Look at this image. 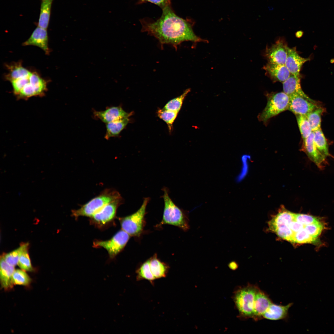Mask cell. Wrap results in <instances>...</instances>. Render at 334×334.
Returning <instances> with one entry per match:
<instances>
[{"label":"cell","mask_w":334,"mask_h":334,"mask_svg":"<svg viewBox=\"0 0 334 334\" xmlns=\"http://www.w3.org/2000/svg\"><path fill=\"white\" fill-rule=\"evenodd\" d=\"M162 11L161 17L156 21L141 20L142 31L155 37L161 45L170 44L175 48L184 41H203L195 34L190 23L175 13L170 5Z\"/></svg>","instance_id":"obj_1"},{"label":"cell","mask_w":334,"mask_h":334,"mask_svg":"<svg viewBox=\"0 0 334 334\" xmlns=\"http://www.w3.org/2000/svg\"><path fill=\"white\" fill-rule=\"evenodd\" d=\"M162 190L164 208L159 225L168 224L178 227L185 231H187L190 226L187 215L173 201L169 195L168 189L165 187Z\"/></svg>","instance_id":"obj_2"},{"label":"cell","mask_w":334,"mask_h":334,"mask_svg":"<svg viewBox=\"0 0 334 334\" xmlns=\"http://www.w3.org/2000/svg\"><path fill=\"white\" fill-rule=\"evenodd\" d=\"M121 197V195L117 191L106 189L79 208L72 210V215L76 218L80 216L91 217L108 203Z\"/></svg>","instance_id":"obj_3"},{"label":"cell","mask_w":334,"mask_h":334,"mask_svg":"<svg viewBox=\"0 0 334 334\" xmlns=\"http://www.w3.org/2000/svg\"><path fill=\"white\" fill-rule=\"evenodd\" d=\"M258 289L255 285L249 284L235 292L233 300L241 317L252 318L255 297Z\"/></svg>","instance_id":"obj_4"},{"label":"cell","mask_w":334,"mask_h":334,"mask_svg":"<svg viewBox=\"0 0 334 334\" xmlns=\"http://www.w3.org/2000/svg\"><path fill=\"white\" fill-rule=\"evenodd\" d=\"M266 105L258 116L260 121L266 123L271 118L288 109L289 96L284 92L267 93Z\"/></svg>","instance_id":"obj_5"},{"label":"cell","mask_w":334,"mask_h":334,"mask_svg":"<svg viewBox=\"0 0 334 334\" xmlns=\"http://www.w3.org/2000/svg\"><path fill=\"white\" fill-rule=\"evenodd\" d=\"M149 200L148 197L144 198L141 206L136 212L120 218L122 229L130 236H139L142 233L144 225L146 207Z\"/></svg>","instance_id":"obj_6"},{"label":"cell","mask_w":334,"mask_h":334,"mask_svg":"<svg viewBox=\"0 0 334 334\" xmlns=\"http://www.w3.org/2000/svg\"><path fill=\"white\" fill-rule=\"evenodd\" d=\"M47 90L46 81L39 75H32L29 76V82L15 97L18 100H28L33 97H42Z\"/></svg>","instance_id":"obj_7"},{"label":"cell","mask_w":334,"mask_h":334,"mask_svg":"<svg viewBox=\"0 0 334 334\" xmlns=\"http://www.w3.org/2000/svg\"><path fill=\"white\" fill-rule=\"evenodd\" d=\"M130 235L122 229L110 239L106 241L96 240L93 242L95 247H103L107 251L111 259L114 258L123 250L128 242Z\"/></svg>","instance_id":"obj_8"},{"label":"cell","mask_w":334,"mask_h":334,"mask_svg":"<svg viewBox=\"0 0 334 334\" xmlns=\"http://www.w3.org/2000/svg\"><path fill=\"white\" fill-rule=\"evenodd\" d=\"M289 96V101L288 110L296 115H306L321 106L319 102L310 99L308 96H304L297 94Z\"/></svg>","instance_id":"obj_9"},{"label":"cell","mask_w":334,"mask_h":334,"mask_svg":"<svg viewBox=\"0 0 334 334\" xmlns=\"http://www.w3.org/2000/svg\"><path fill=\"white\" fill-rule=\"evenodd\" d=\"M289 47L284 40L279 38L269 47H267L264 55L269 63L285 64Z\"/></svg>","instance_id":"obj_10"},{"label":"cell","mask_w":334,"mask_h":334,"mask_svg":"<svg viewBox=\"0 0 334 334\" xmlns=\"http://www.w3.org/2000/svg\"><path fill=\"white\" fill-rule=\"evenodd\" d=\"M122 201L121 197L106 205L90 217L92 222L101 226L111 222L115 217L117 209Z\"/></svg>","instance_id":"obj_11"},{"label":"cell","mask_w":334,"mask_h":334,"mask_svg":"<svg viewBox=\"0 0 334 334\" xmlns=\"http://www.w3.org/2000/svg\"><path fill=\"white\" fill-rule=\"evenodd\" d=\"M302 150L307 155L309 159L321 169H323L326 163V158L323 155L317 148L314 141V133L303 140Z\"/></svg>","instance_id":"obj_12"},{"label":"cell","mask_w":334,"mask_h":334,"mask_svg":"<svg viewBox=\"0 0 334 334\" xmlns=\"http://www.w3.org/2000/svg\"><path fill=\"white\" fill-rule=\"evenodd\" d=\"M310 60V58H304L298 54L295 47H288L285 65L290 74L300 75V71L303 64Z\"/></svg>","instance_id":"obj_13"},{"label":"cell","mask_w":334,"mask_h":334,"mask_svg":"<svg viewBox=\"0 0 334 334\" xmlns=\"http://www.w3.org/2000/svg\"><path fill=\"white\" fill-rule=\"evenodd\" d=\"M48 37L46 29L37 26L29 38L23 43L24 46L34 45L42 50L47 54L49 53L48 45Z\"/></svg>","instance_id":"obj_14"},{"label":"cell","mask_w":334,"mask_h":334,"mask_svg":"<svg viewBox=\"0 0 334 334\" xmlns=\"http://www.w3.org/2000/svg\"><path fill=\"white\" fill-rule=\"evenodd\" d=\"M93 114L95 117L106 124L128 118L131 115V113L126 112L120 106L110 107L103 111H95Z\"/></svg>","instance_id":"obj_15"},{"label":"cell","mask_w":334,"mask_h":334,"mask_svg":"<svg viewBox=\"0 0 334 334\" xmlns=\"http://www.w3.org/2000/svg\"><path fill=\"white\" fill-rule=\"evenodd\" d=\"M268 296L259 288L255 294L252 318L257 321L263 319V316L272 303Z\"/></svg>","instance_id":"obj_16"},{"label":"cell","mask_w":334,"mask_h":334,"mask_svg":"<svg viewBox=\"0 0 334 334\" xmlns=\"http://www.w3.org/2000/svg\"><path fill=\"white\" fill-rule=\"evenodd\" d=\"M263 69L265 71L266 75L274 82L283 83L290 74L285 64L268 63Z\"/></svg>","instance_id":"obj_17"},{"label":"cell","mask_w":334,"mask_h":334,"mask_svg":"<svg viewBox=\"0 0 334 334\" xmlns=\"http://www.w3.org/2000/svg\"><path fill=\"white\" fill-rule=\"evenodd\" d=\"M294 214L282 207L278 213L268 222L269 229L273 231L278 228L284 225H288L294 221Z\"/></svg>","instance_id":"obj_18"},{"label":"cell","mask_w":334,"mask_h":334,"mask_svg":"<svg viewBox=\"0 0 334 334\" xmlns=\"http://www.w3.org/2000/svg\"><path fill=\"white\" fill-rule=\"evenodd\" d=\"M15 270V267L8 264L3 256L0 259V279L2 287L6 290L9 289L13 286L12 276Z\"/></svg>","instance_id":"obj_19"},{"label":"cell","mask_w":334,"mask_h":334,"mask_svg":"<svg viewBox=\"0 0 334 334\" xmlns=\"http://www.w3.org/2000/svg\"><path fill=\"white\" fill-rule=\"evenodd\" d=\"M292 305V303L283 306L272 302L263 314V318L272 320L285 319L287 317L289 309Z\"/></svg>","instance_id":"obj_20"},{"label":"cell","mask_w":334,"mask_h":334,"mask_svg":"<svg viewBox=\"0 0 334 334\" xmlns=\"http://www.w3.org/2000/svg\"><path fill=\"white\" fill-rule=\"evenodd\" d=\"M283 83V92L290 96L297 94L304 96H308L303 91L301 85V76L290 74L289 78Z\"/></svg>","instance_id":"obj_21"},{"label":"cell","mask_w":334,"mask_h":334,"mask_svg":"<svg viewBox=\"0 0 334 334\" xmlns=\"http://www.w3.org/2000/svg\"><path fill=\"white\" fill-rule=\"evenodd\" d=\"M6 67L9 72L5 78L10 82L18 78L28 77L32 72L23 66L20 62L7 64Z\"/></svg>","instance_id":"obj_22"},{"label":"cell","mask_w":334,"mask_h":334,"mask_svg":"<svg viewBox=\"0 0 334 334\" xmlns=\"http://www.w3.org/2000/svg\"><path fill=\"white\" fill-rule=\"evenodd\" d=\"M129 122L128 118L119 119L106 124L105 138L108 139L118 135Z\"/></svg>","instance_id":"obj_23"},{"label":"cell","mask_w":334,"mask_h":334,"mask_svg":"<svg viewBox=\"0 0 334 334\" xmlns=\"http://www.w3.org/2000/svg\"><path fill=\"white\" fill-rule=\"evenodd\" d=\"M54 0H41L38 26L48 28L50 18L51 6Z\"/></svg>","instance_id":"obj_24"},{"label":"cell","mask_w":334,"mask_h":334,"mask_svg":"<svg viewBox=\"0 0 334 334\" xmlns=\"http://www.w3.org/2000/svg\"><path fill=\"white\" fill-rule=\"evenodd\" d=\"M149 260L150 269L155 279L165 277L168 271V266L158 259L156 255Z\"/></svg>","instance_id":"obj_25"},{"label":"cell","mask_w":334,"mask_h":334,"mask_svg":"<svg viewBox=\"0 0 334 334\" xmlns=\"http://www.w3.org/2000/svg\"><path fill=\"white\" fill-rule=\"evenodd\" d=\"M314 141L317 148L325 157L331 156L327 139L321 128L313 131Z\"/></svg>","instance_id":"obj_26"},{"label":"cell","mask_w":334,"mask_h":334,"mask_svg":"<svg viewBox=\"0 0 334 334\" xmlns=\"http://www.w3.org/2000/svg\"><path fill=\"white\" fill-rule=\"evenodd\" d=\"M325 111V109L321 106L306 115L313 131L321 128V116Z\"/></svg>","instance_id":"obj_27"},{"label":"cell","mask_w":334,"mask_h":334,"mask_svg":"<svg viewBox=\"0 0 334 334\" xmlns=\"http://www.w3.org/2000/svg\"><path fill=\"white\" fill-rule=\"evenodd\" d=\"M136 279L138 280H146L153 284L154 280L156 279L150 269L149 259L141 265L136 271Z\"/></svg>","instance_id":"obj_28"},{"label":"cell","mask_w":334,"mask_h":334,"mask_svg":"<svg viewBox=\"0 0 334 334\" xmlns=\"http://www.w3.org/2000/svg\"><path fill=\"white\" fill-rule=\"evenodd\" d=\"M296 117L299 129L303 140L313 132L311 126L306 115H297Z\"/></svg>","instance_id":"obj_29"},{"label":"cell","mask_w":334,"mask_h":334,"mask_svg":"<svg viewBox=\"0 0 334 334\" xmlns=\"http://www.w3.org/2000/svg\"><path fill=\"white\" fill-rule=\"evenodd\" d=\"M28 243L23 244L16 249L3 255L5 261L9 264L15 266L18 264L21 254L28 248Z\"/></svg>","instance_id":"obj_30"},{"label":"cell","mask_w":334,"mask_h":334,"mask_svg":"<svg viewBox=\"0 0 334 334\" xmlns=\"http://www.w3.org/2000/svg\"><path fill=\"white\" fill-rule=\"evenodd\" d=\"M190 91V89H188L180 96L169 101L165 106L163 109L178 113L185 97Z\"/></svg>","instance_id":"obj_31"},{"label":"cell","mask_w":334,"mask_h":334,"mask_svg":"<svg viewBox=\"0 0 334 334\" xmlns=\"http://www.w3.org/2000/svg\"><path fill=\"white\" fill-rule=\"evenodd\" d=\"M25 271L19 269L15 270L12 276L14 284L24 286H27L30 284L31 280Z\"/></svg>","instance_id":"obj_32"},{"label":"cell","mask_w":334,"mask_h":334,"mask_svg":"<svg viewBox=\"0 0 334 334\" xmlns=\"http://www.w3.org/2000/svg\"><path fill=\"white\" fill-rule=\"evenodd\" d=\"M316 240L315 238L310 235L304 228L295 233L293 243L299 244L312 243Z\"/></svg>","instance_id":"obj_33"},{"label":"cell","mask_w":334,"mask_h":334,"mask_svg":"<svg viewBox=\"0 0 334 334\" xmlns=\"http://www.w3.org/2000/svg\"><path fill=\"white\" fill-rule=\"evenodd\" d=\"M178 112L163 109H159L157 112L158 117L168 125L169 129H172V124L176 119Z\"/></svg>","instance_id":"obj_34"},{"label":"cell","mask_w":334,"mask_h":334,"mask_svg":"<svg viewBox=\"0 0 334 334\" xmlns=\"http://www.w3.org/2000/svg\"><path fill=\"white\" fill-rule=\"evenodd\" d=\"M17 264L22 269L25 271H31L33 270L28 248L24 250L21 254Z\"/></svg>","instance_id":"obj_35"},{"label":"cell","mask_w":334,"mask_h":334,"mask_svg":"<svg viewBox=\"0 0 334 334\" xmlns=\"http://www.w3.org/2000/svg\"><path fill=\"white\" fill-rule=\"evenodd\" d=\"M274 232L282 239L293 243L295 233L289 228L288 225L281 226L277 229Z\"/></svg>","instance_id":"obj_36"},{"label":"cell","mask_w":334,"mask_h":334,"mask_svg":"<svg viewBox=\"0 0 334 334\" xmlns=\"http://www.w3.org/2000/svg\"><path fill=\"white\" fill-rule=\"evenodd\" d=\"M304 228L310 235L314 238H317L321 233L323 226L318 221L313 223L304 226Z\"/></svg>","instance_id":"obj_37"},{"label":"cell","mask_w":334,"mask_h":334,"mask_svg":"<svg viewBox=\"0 0 334 334\" xmlns=\"http://www.w3.org/2000/svg\"><path fill=\"white\" fill-rule=\"evenodd\" d=\"M294 221L301 223L304 226L319 221L316 217L312 216L303 214L294 213Z\"/></svg>","instance_id":"obj_38"},{"label":"cell","mask_w":334,"mask_h":334,"mask_svg":"<svg viewBox=\"0 0 334 334\" xmlns=\"http://www.w3.org/2000/svg\"><path fill=\"white\" fill-rule=\"evenodd\" d=\"M147 2L154 3L163 9L171 4V0H139V2L142 3Z\"/></svg>","instance_id":"obj_39"},{"label":"cell","mask_w":334,"mask_h":334,"mask_svg":"<svg viewBox=\"0 0 334 334\" xmlns=\"http://www.w3.org/2000/svg\"><path fill=\"white\" fill-rule=\"evenodd\" d=\"M289 228L294 233L297 232L303 229L304 226L301 223L295 221H293L288 225Z\"/></svg>","instance_id":"obj_40"},{"label":"cell","mask_w":334,"mask_h":334,"mask_svg":"<svg viewBox=\"0 0 334 334\" xmlns=\"http://www.w3.org/2000/svg\"><path fill=\"white\" fill-rule=\"evenodd\" d=\"M229 267L232 270H235L238 267V263L235 261H232L228 264Z\"/></svg>","instance_id":"obj_41"},{"label":"cell","mask_w":334,"mask_h":334,"mask_svg":"<svg viewBox=\"0 0 334 334\" xmlns=\"http://www.w3.org/2000/svg\"><path fill=\"white\" fill-rule=\"evenodd\" d=\"M303 32L302 31H300L297 32L296 33V35L297 36H300L302 34Z\"/></svg>","instance_id":"obj_42"}]
</instances>
